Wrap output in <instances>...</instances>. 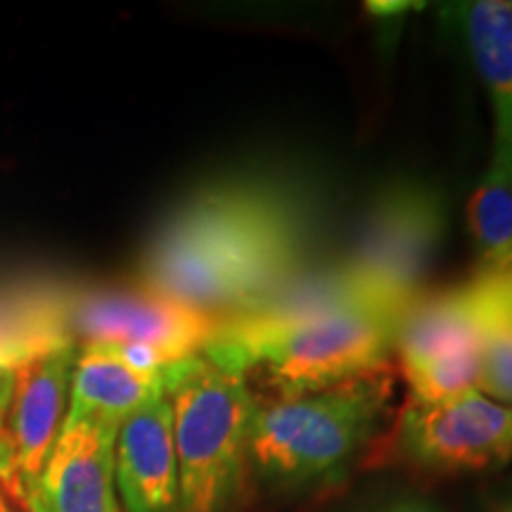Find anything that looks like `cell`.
<instances>
[{"label": "cell", "mask_w": 512, "mask_h": 512, "mask_svg": "<svg viewBox=\"0 0 512 512\" xmlns=\"http://www.w3.org/2000/svg\"><path fill=\"white\" fill-rule=\"evenodd\" d=\"M114 482L126 512H181L174 422L166 394L121 422Z\"/></svg>", "instance_id": "10"}, {"label": "cell", "mask_w": 512, "mask_h": 512, "mask_svg": "<svg viewBox=\"0 0 512 512\" xmlns=\"http://www.w3.org/2000/svg\"><path fill=\"white\" fill-rule=\"evenodd\" d=\"M446 211L437 192L399 183L368 211L342 268L368 306L403 318L420 299V285L444 238Z\"/></svg>", "instance_id": "5"}, {"label": "cell", "mask_w": 512, "mask_h": 512, "mask_svg": "<svg viewBox=\"0 0 512 512\" xmlns=\"http://www.w3.org/2000/svg\"><path fill=\"white\" fill-rule=\"evenodd\" d=\"M396 448L406 460L439 472H475L512 458V406L477 389L456 399H408L396 427Z\"/></svg>", "instance_id": "7"}, {"label": "cell", "mask_w": 512, "mask_h": 512, "mask_svg": "<svg viewBox=\"0 0 512 512\" xmlns=\"http://www.w3.org/2000/svg\"><path fill=\"white\" fill-rule=\"evenodd\" d=\"M494 278H498V283H501L505 287V292H508L512 297V271L503 273V275H494Z\"/></svg>", "instance_id": "19"}, {"label": "cell", "mask_w": 512, "mask_h": 512, "mask_svg": "<svg viewBox=\"0 0 512 512\" xmlns=\"http://www.w3.org/2000/svg\"><path fill=\"white\" fill-rule=\"evenodd\" d=\"M484 287V337L477 392L512 403V297L494 275H479Z\"/></svg>", "instance_id": "15"}, {"label": "cell", "mask_w": 512, "mask_h": 512, "mask_svg": "<svg viewBox=\"0 0 512 512\" xmlns=\"http://www.w3.org/2000/svg\"><path fill=\"white\" fill-rule=\"evenodd\" d=\"M72 337H57L38 344L10 363V396L5 408L17 486L10 498L29 503L60 437L69 411V392L76 366Z\"/></svg>", "instance_id": "6"}, {"label": "cell", "mask_w": 512, "mask_h": 512, "mask_svg": "<svg viewBox=\"0 0 512 512\" xmlns=\"http://www.w3.org/2000/svg\"><path fill=\"white\" fill-rule=\"evenodd\" d=\"M484 287L479 280L418 299L396 325L394 347L403 373L439 361L482 358Z\"/></svg>", "instance_id": "11"}, {"label": "cell", "mask_w": 512, "mask_h": 512, "mask_svg": "<svg viewBox=\"0 0 512 512\" xmlns=\"http://www.w3.org/2000/svg\"><path fill=\"white\" fill-rule=\"evenodd\" d=\"M470 230L475 238L482 275L512 271V155L498 152L472 195Z\"/></svg>", "instance_id": "14"}, {"label": "cell", "mask_w": 512, "mask_h": 512, "mask_svg": "<svg viewBox=\"0 0 512 512\" xmlns=\"http://www.w3.org/2000/svg\"><path fill=\"white\" fill-rule=\"evenodd\" d=\"M496 512H512V503L510 505H503V508H498Z\"/></svg>", "instance_id": "20"}, {"label": "cell", "mask_w": 512, "mask_h": 512, "mask_svg": "<svg viewBox=\"0 0 512 512\" xmlns=\"http://www.w3.org/2000/svg\"><path fill=\"white\" fill-rule=\"evenodd\" d=\"M470 53L496 112V150L512 155V8L503 0L463 5Z\"/></svg>", "instance_id": "13"}, {"label": "cell", "mask_w": 512, "mask_h": 512, "mask_svg": "<svg viewBox=\"0 0 512 512\" xmlns=\"http://www.w3.org/2000/svg\"><path fill=\"white\" fill-rule=\"evenodd\" d=\"M316 207L297 183L254 176L202 190L159 230L145 259L150 292L226 320L304 273Z\"/></svg>", "instance_id": "1"}, {"label": "cell", "mask_w": 512, "mask_h": 512, "mask_svg": "<svg viewBox=\"0 0 512 512\" xmlns=\"http://www.w3.org/2000/svg\"><path fill=\"white\" fill-rule=\"evenodd\" d=\"M83 342H140L176 361L204 349L219 320L169 302L155 292H98L81 299L72 313Z\"/></svg>", "instance_id": "8"}, {"label": "cell", "mask_w": 512, "mask_h": 512, "mask_svg": "<svg viewBox=\"0 0 512 512\" xmlns=\"http://www.w3.org/2000/svg\"><path fill=\"white\" fill-rule=\"evenodd\" d=\"M399 320L375 309L339 311L259 339L226 368L259 370L275 399L323 392L384 366Z\"/></svg>", "instance_id": "4"}, {"label": "cell", "mask_w": 512, "mask_h": 512, "mask_svg": "<svg viewBox=\"0 0 512 512\" xmlns=\"http://www.w3.org/2000/svg\"><path fill=\"white\" fill-rule=\"evenodd\" d=\"M370 512H441V510L430 501H422V498H399V501H392Z\"/></svg>", "instance_id": "16"}, {"label": "cell", "mask_w": 512, "mask_h": 512, "mask_svg": "<svg viewBox=\"0 0 512 512\" xmlns=\"http://www.w3.org/2000/svg\"><path fill=\"white\" fill-rule=\"evenodd\" d=\"M164 394L174 422L181 512H219L247 463L256 411L247 375L197 351L169 368Z\"/></svg>", "instance_id": "3"}, {"label": "cell", "mask_w": 512, "mask_h": 512, "mask_svg": "<svg viewBox=\"0 0 512 512\" xmlns=\"http://www.w3.org/2000/svg\"><path fill=\"white\" fill-rule=\"evenodd\" d=\"M117 425L64 418L29 512H124L114 482Z\"/></svg>", "instance_id": "9"}, {"label": "cell", "mask_w": 512, "mask_h": 512, "mask_svg": "<svg viewBox=\"0 0 512 512\" xmlns=\"http://www.w3.org/2000/svg\"><path fill=\"white\" fill-rule=\"evenodd\" d=\"M392 394L384 363L323 392L273 399L254 411L247 460L285 489L328 482L380 430Z\"/></svg>", "instance_id": "2"}, {"label": "cell", "mask_w": 512, "mask_h": 512, "mask_svg": "<svg viewBox=\"0 0 512 512\" xmlns=\"http://www.w3.org/2000/svg\"><path fill=\"white\" fill-rule=\"evenodd\" d=\"M510 8H512V3H510Z\"/></svg>", "instance_id": "21"}, {"label": "cell", "mask_w": 512, "mask_h": 512, "mask_svg": "<svg viewBox=\"0 0 512 512\" xmlns=\"http://www.w3.org/2000/svg\"><path fill=\"white\" fill-rule=\"evenodd\" d=\"M408 8V3H368L366 10L370 15H380V17H389V15H399Z\"/></svg>", "instance_id": "17"}, {"label": "cell", "mask_w": 512, "mask_h": 512, "mask_svg": "<svg viewBox=\"0 0 512 512\" xmlns=\"http://www.w3.org/2000/svg\"><path fill=\"white\" fill-rule=\"evenodd\" d=\"M0 512H17L15 505L10 503V496L0 489Z\"/></svg>", "instance_id": "18"}, {"label": "cell", "mask_w": 512, "mask_h": 512, "mask_svg": "<svg viewBox=\"0 0 512 512\" xmlns=\"http://www.w3.org/2000/svg\"><path fill=\"white\" fill-rule=\"evenodd\" d=\"M166 373H138L121 361L112 344L83 342L76 354L67 418L100 420L121 427L128 415L164 394Z\"/></svg>", "instance_id": "12"}]
</instances>
